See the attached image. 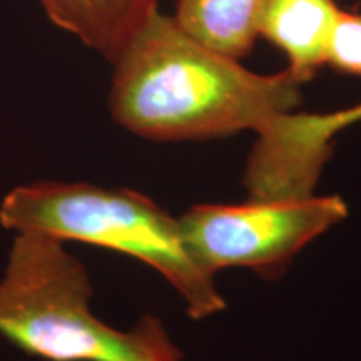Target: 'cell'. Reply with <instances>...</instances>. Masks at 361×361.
<instances>
[{"label":"cell","mask_w":361,"mask_h":361,"mask_svg":"<svg viewBox=\"0 0 361 361\" xmlns=\"http://www.w3.org/2000/svg\"><path fill=\"white\" fill-rule=\"evenodd\" d=\"M324 64L338 72L361 75V12H338Z\"/></svg>","instance_id":"obj_8"},{"label":"cell","mask_w":361,"mask_h":361,"mask_svg":"<svg viewBox=\"0 0 361 361\" xmlns=\"http://www.w3.org/2000/svg\"><path fill=\"white\" fill-rule=\"evenodd\" d=\"M0 224L16 233H44L142 261L168 279L191 318L202 319L226 308L213 274L189 255L179 219L137 191L87 183L27 184L4 197Z\"/></svg>","instance_id":"obj_3"},{"label":"cell","mask_w":361,"mask_h":361,"mask_svg":"<svg viewBox=\"0 0 361 361\" xmlns=\"http://www.w3.org/2000/svg\"><path fill=\"white\" fill-rule=\"evenodd\" d=\"M346 216L348 204L341 196L311 194L243 204H196L178 219L189 255L214 276L226 268L259 273L283 269Z\"/></svg>","instance_id":"obj_4"},{"label":"cell","mask_w":361,"mask_h":361,"mask_svg":"<svg viewBox=\"0 0 361 361\" xmlns=\"http://www.w3.org/2000/svg\"><path fill=\"white\" fill-rule=\"evenodd\" d=\"M259 6L261 0H178L173 17L206 47L239 61L259 35Z\"/></svg>","instance_id":"obj_7"},{"label":"cell","mask_w":361,"mask_h":361,"mask_svg":"<svg viewBox=\"0 0 361 361\" xmlns=\"http://www.w3.org/2000/svg\"><path fill=\"white\" fill-rule=\"evenodd\" d=\"M360 111H361V102H360Z\"/></svg>","instance_id":"obj_9"},{"label":"cell","mask_w":361,"mask_h":361,"mask_svg":"<svg viewBox=\"0 0 361 361\" xmlns=\"http://www.w3.org/2000/svg\"><path fill=\"white\" fill-rule=\"evenodd\" d=\"M90 296L85 266L64 241L17 233L0 281V336L47 361H184L156 316L116 329L90 311Z\"/></svg>","instance_id":"obj_2"},{"label":"cell","mask_w":361,"mask_h":361,"mask_svg":"<svg viewBox=\"0 0 361 361\" xmlns=\"http://www.w3.org/2000/svg\"><path fill=\"white\" fill-rule=\"evenodd\" d=\"M340 12L336 0H261L258 34L288 57V71L305 84L324 66Z\"/></svg>","instance_id":"obj_5"},{"label":"cell","mask_w":361,"mask_h":361,"mask_svg":"<svg viewBox=\"0 0 361 361\" xmlns=\"http://www.w3.org/2000/svg\"><path fill=\"white\" fill-rule=\"evenodd\" d=\"M54 25L78 37L111 64L159 0H39Z\"/></svg>","instance_id":"obj_6"},{"label":"cell","mask_w":361,"mask_h":361,"mask_svg":"<svg viewBox=\"0 0 361 361\" xmlns=\"http://www.w3.org/2000/svg\"><path fill=\"white\" fill-rule=\"evenodd\" d=\"M109 109L129 133L149 141H200L258 133L301 104L290 71L256 74L206 47L159 8L112 62Z\"/></svg>","instance_id":"obj_1"}]
</instances>
